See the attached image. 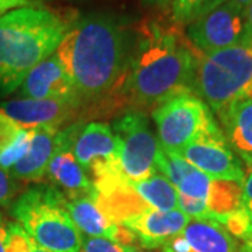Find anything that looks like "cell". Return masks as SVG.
<instances>
[{
  "label": "cell",
  "instance_id": "d590c367",
  "mask_svg": "<svg viewBox=\"0 0 252 252\" xmlns=\"http://www.w3.org/2000/svg\"><path fill=\"white\" fill-rule=\"evenodd\" d=\"M244 206L247 207V210L250 212V215H251V217H252V202L251 203H247V205H244Z\"/></svg>",
  "mask_w": 252,
  "mask_h": 252
},
{
  "label": "cell",
  "instance_id": "30bf717a",
  "mask_svg": "<svg viewBox=\"0 0 252 252\" xmlns=\"http://www.w3.org/2000/svg\"><path fill=\"white\" fill-rule=\"evenodd\" d=\"M177 154L213 180L244 182L245 168L243 161L230 149L224 136L195 140Z\"/></svg>",
  "mask_w": 252,
  "mask_h": 252
},
{
  "label": "cell",
  "instance_id": "9a60e30c",
  "mask_svg": "<svg viewBox=\"0 0 252 252\" xmlns=\"http://www.w3.org/2000/svg\"><path fill=\"white\" fill-rule=\"evenodd\" d=\"M23 98L61 99L81 104L72 79L55 52L36 64L21 84Z\"/></svg>",
  "mask_w": 252,
  "mask_h": 252
},
{
  "label": "cell",
  "instance_id": "277c9868",
  "mask_svg": "<svg viewBox=\"0 0 252 252\" xmlns=\"http://www.w3.org/2000/svg\"><path fill=\"white\" fill-rule=\"evenodd\" d=\"M11 213L27 234L52 252H79L81 233L66 209V196L54 185H39L21 193Z\"/></svg>",
  "mask_w": 252,
  "mask_h": 252
},
{
  "label": "cell",
  "instance_id": "f546056e",
  "mask_svg": "<svg viewBox=\"0 0 252 252\" xmlns=\"http://www.w3.org/2000/svg\"><path fill=\"white\" fill-rule=\"evenodd\" d=\"M245 16H247V39L244 45L247 44V41L252 39V1L245 7Z\"/></svg>",
  "mask_w": 252,
  "mask_h": 252
},
{
  "label": "cell",
  "instance_id": "e575fe53",
  "mask_svg": "<svg viewBox=\"0 0 252 252\" xmlns=\"http://www.w3.org/2000/svg\"><path fill=\"white\" fill-rule=\"evenodd\" d=\"M126 252H147L142 248H126Z\"/></svg>",
  "mask_w": 252,
  "mask_h": 252
},
{
  "label": "cell",
  "instance_id": "5bb4252c",
  "mask_svg": "<svg viewBox=\"0 0 252 252\" xmlns=\"http://www.w3.org/2000/svg\"><path fill=\"white\" fill-rule=\"evenodd\" d=\"M190 217L175 210H157L146 207L133 216L124 220L121 225L133 231L140 243V248L160 250L175 235H178L188 225Z\"/></svg>",
  "mask_w": 252,
  "mask_h": 252
},
{
  "label": "cell",
  "instance_id": "9c48e42d",
  "mask_svg": "<svg viewBox=\"0 0 252 252\" xmlns=\"http://www.w3.org/2000/svg\"><path fill=\"white\" fill-rule=\"evenodd\" d=\"M185 35L203 54L243 46L247 39L245 9L233 1H223L188 24Z\"/></svg>",
  "mask_w": 252,
  "mask_h": 252
},
{
  "label": "cell",
  "instance_id": "d4e9b609",
  "mask_svg": "<svg viewBox=\"0 0 252 252\" xmlns=\"http://www.w3.org/2000/svg\"><path fill=\"white\" fill-rule=\"evenodd\" d=\"M79 252H126L125 247L102 237H89L81 234Z\"/></svg>",
  "mask_w": 252,
  "mask_h": 252
},
{
  "label": "cell",
  "instance_id": "2e32d148",
  "mask_svg": "<svg viewBox=\"0 0 252 252\" xmlns=\"http://www.w3.org/2000/svg\"><path fill=\"white\" fill-rule=\"evenodd\" d=\"M243 244L215 220L190 219L188 225L160 248V252H241Z\"/></svg>",
  "mask_w": 252,
  "mask_h": 252
},
{
  "label": "cell",
  "instance_id": "d6986e66",
  "mask_svg": "<svg viewBox=\"0 0 252 252\" xmlns=\"http://www.w3.org/2000/svg\"><path fill=\"white\" fill-rule=\"evenodd\" d=\"M31 137L32 129L20 125L0 111V168L10 171L27 153Z\"/></svg>",
  "mask_w": 252,
  "mask_h": 252
},
{
  "label": "cell",
  "instance_id": "52a82bcc",
  "mask_svg": "<svg viewBox=\"0 0 252 252\" xmlns=\"http://www.w3.org/2000/svg\"><path fill=\"white\" fill-rule=\"evenodd\" d=\"M122 172L130 181H143L157 174L156 157L160 144L154 137L144 112L129 109L112 122Z\"/></svg>",
  "mask_w": 252,
  "mask_h": 252
},
{
  "label": "cell",
  "instance_id": "44dd1931",
  "mask_svg": "<svg viewBox=\"0 0 252 252\" xmlns=\"http://www.w3.org/2000/svg\"><path fill=\"white\" fill-rule=\"evenodd\" d=\"M215 221L221 224L227 233L243 244H252V217L247 207L243 206L234 212L217 217Z\"/></svg>",
  "mask_w": 252,
  "mask_h": 252
},
{
  "label": "cell",
  "instance_id": "836d02e7",
  "mask_svg": "<svg viewBox=\"0 0 252 252\" xmlns=\"http://www.w3.org/2000/svg\"><path fill=\"white\" fill-rule=\"evenodd\" d=\"M241 252H252V244H244L241 247Z\"/></svg>",
  "mask_w": 252,
  "mask_h": 252
},
{
  "label": "cell",
  "instance_id": "4316f807",
  "mask_svg": "<svg viewBox=\"0 0 252 252\" xmlns=\"http://www.w3.org/2000/svg\"><path fill=\"white\" fill-rule=\"evenodd\" d=\"M41 1L35 0H0V17L7 14L10 11L23 7H31V6H39Z\"/></svg>",
  "mask_w": 252,
  "mask_h": 252
},
{
  "label": "cell",
  "instance_id": "7c38bea8",
  "mask_svg": "<svg viewBox=\"0 0 252 252\" xmlns=\"http://www.w3.org/2000/svg\"><path fill=\"white\" fill-rule=\"evenodd\" d=\"M46 177L67 199L95 196L91 180L72 152L67 126L56 135V149L46 168Z\"/></svg>",
  "mask_w": 252,
  "mask_h": 252
},
{
  "label": "cell",
  "instance_id": "8d00e7d4",
  "mask_svg": "<svg viewBox=\"0 0 252 252\" xmlns=\"http://www.w3.org/2000/svg\"><path fill=\"white\" fill-rule=\"evenodd\" d=\"M35 1H41V3H42V0H35Z\"/></svg>",
  "mask_w": 252,
  "mask_h": 252
},
{
  "label": "cell",
  "instance_id": "ba28073f",
  "mask_svg": "<svg viewBox=\"0 0 252 252\" xmlns=\"http://www.w3.org/2000/svg\"><path fill=\"white\" fill-rule=\"evenodd\" d=\"M74 157L91 184L122 175L119 152L112 127L105 122H74L67 126ZM125 175V174H124Z\"/></svg>",
  "mask_w": 252,
  "mask_h": 252
},
{
  "label": "cell",
  "instance_id": "484cf974",
  "mask_svg": "<svg viewBox=\"0 0 252 252\" xmlns=\"http://www.w3.org/2000/svg\"><path fill=\"white\" fill-rule=\"evenodd\" d=\"M18 184L9 171L0 168V206L7 205L17 195Z\"/></svg>",
  "mask_w": 252,
  "mask_h": 252
},
{
  "label": "cell",
  "instance_id": "f1b7e54d",
  "mask_svg": "<svg viewBox=\"0 0 252 252\" xmlns=\"http://www.w3.org/2000/svg\"><path fill=\"white\" fill-rule=\"evenodd\" d=\"M6 240H7V223L0 215V252H6Z\"/></svg>",
  "mask_w": 252,
  "mask_h": 252
},
{
  "label": "cell",
  "instance_id": "7a4b0ae2",
  "mask_svg": "<svg viewBox=\"0 0 252 252\" xmlns=\"http://www.w3.org/2000/svg\"><path fill=\"white\" fill-rule=\"evenodd\" d=\"M130 46L125 30L105 16L81 18L64 34L55 55L80 97L83 119L109 117Z\"/></svg>",
  "mask_w": 252,
  "mask_h": 252
},
{
  "label": "cell",
  "instance_id": "ffe728a7",
  "mask_svg": "<svg viewBox=\"0 0 252 252\" xmlns=\"http://www.w3.org/2000/svg\"><path fill=\"white\" fill-rule=\"evenodd\" d=\"M135 192L147 206L157 210L178 209V189L167 177L157 172L143 181H132Z\"/></svg>",
  "mask_w": 252,
  "mask_h": 252
},
{
  "label": "cell",
  "instance_id": "1f68e13d",
  "mask_svg": "<svg viewBox=\"0 0 252 252\" xmlns=\"http://www.w3.org/2000/svg\"><path fill=\"white\" fill-rule=\"evenodd\" d=\"M223 1H233V3H235V4H238V6H241V7H247L250 3H251L252 0H217L216 6L217 4H220V3H223Z\"/></svg>",
  "mask_w": 252,
  "mask_h": 252
},
{
  "label": "cell",
  "instance_id": "8992f818",
  "mask_svg": "<svg viewBox=\"0 0 252 252\" xmlns=\"http://www.w3.org/2000/svg\"><path fill=\"white\" fill-rule=\"evenodd\" d=\"M152 117L157 127V142L172 153L203 137L224 136L212 109L195 94H182L165 101L154 109Z\"/></svg>",
  "mask_w": 252,
  "mask_h": 252
},
{
  "label": "cell",
  "instance_id": "7402d4cb",
  "mask_svg": "<svg viewBox=\"0 0 252 252\" xmlns=\"http://www.w3.org/2000/svg\"><path fill=\"white\" fill-rule=\"evenodd\" d=\"M217 0H172L170 20L181 27L190 24L196 17L216 6Z\"/></svg>",
  "mask_w": 252,
  "mask_h": 252
},
{
  "label": "cell",
  "instance_id": "4fadbf2b",
  "mask_svg": "<svg viewBox=\"0 0 252 252\" xmlns=\"http://www.w3.org/2000/svg\"><path fill=\"white\" fill-rule=\"evenodd\" d=\"M66 209L83 235L108 238L125 248H140L137 235L104 215L94 196L66 198Z\"/></svg>",
  "mask_w": 252,
  "mask_h": 252
},
{
  "label": "cell",
  "instance_id": "e0dca14e",
  "mask_svg": "<svg viewBox=\"0 0 252 252\" xmlns=\"http://www.w3.org/2000/svg\"><path fill=\"white\" fill-rule=\"evenodd\" d=\"M230 149L252 168V99H240L216 112Z\"/></svg>",
  "mask_w": 252,
  "mask_h": 252
},
{
  "label": "cell",
  "instance_id": "ac0fdd59",
  "mask_svg": "<svg viewBox=\"0 0 252 252\" xmlns=\"http://www.w3.org/2000/svg\"><path fill=\"white\" fill-rule=\"evenodd\" d=\"M59 130L38 127L32 129V137L27 153L10 170V175L16 181L39 182L46 175V168L56 149V135Z\"/></svg>",
  "mask_w": 252,
  "mask_h": 252
},
{
  "label": "cell",
  "instance_id": "83f0119b",
  "mask_svg": "<svg viewBox=\"0 0 252 252\" xmlns=\"http://www.w3.org/2000/svg\"><path fill=\"white\" fill-rule=\"evenodd\" d=\"M252 202V168L245 172V178L243 182V203H251Z\"/></svg>",
  "mask_w": 252,
  "mask_h": 252
},
{
  "label": "cell",
  "instance_id": "4dcf8cb0",
  "mask_svg": "<svg viewBox=\"0 0 252 252\" xmlns=\"http://www.w3.org/2000/svg\"><path fill=\"white\" fill-rule=\"evenodd\" d=\"M144 4L147 6H153V7H160V9H167L170 7L172 0H143Z\"/></svg>",
  "mask_w": 252,
  "mask_h": 252
},
{
  "label": "cell",
  "instance_id": "5b68a950",
  "mask_svg": "<svg viewBox=\"0 0 252 252\" xmlns=\"http://www.w3.org/2000/svg\"><path fill=\"white\" fill-rule=\"evenodd\" d=\"M193 94L215 114L240 99H252V52L233 46L203 54L199 51Z\"/></svg>",
  "mask_w": 252,
  "mask_h": 252
},
{
  "label": "cell",
  "instance_id": "3957f363",
  "mask_svg": "<svg viewBox=\"0 0 252 252\" xmlns=\"http://www.w3.org/2000/svg\"><path fill=\"white\" fill-rule=\"evenodd\" d=\"M72 20L39 4L10 11L0 17V94L21 87L27 74L52 55Z\"/></svg>",
  "mask_w": 252,
  "mask_h": 252
},
{
  "label": "cell",
  "instance_id": "d6a6232c",
  "mask_svg": "<svg viewBox=\"0 0 252 252\" xmlns=\"http://www.w3.org/2000/svg\"><path fill=\"white\" fill-rule=\"evenodd\" d=\"M32 252H52L49 251V250H45V248H42L41 245H38V244L32 240Z\"/></svg>",
  "mask_w": 252,
  "mask_h": 252
},
{
  "label": "cell",
  "instance_id": "cb8c5ba5",
  "mask_svg": "<svg viewBox=\"0 0 252 252\" xmlns=\"http://www.w3.org/2000/svg\"><path fill=\"white\" fill-rule=\"evenodd\" d=\"M6 252H32V238L18 223H7Z\"/></svg>",
  "mask_w": 252,
  "mask_h": 252
},
{
  "label": "cell",
  "instance_id": "8fae6325",
  "mask_svg": "<svg viewBox=\"0 0 252 252\" xmlns=\"http://www.w3.org/2000/svg\"><path fill=\"white\" fill-rule=\"evenodd\" d=\"M7 117L27 129L48 127L61 130V126L83 119V107L77 102L61 99H13L0 105Z\"/></svg>",
  "mask_w": 252,
  "mask_h": 252
},
{
  "label": "cell",
  "instance_id": "6da1fadb",
  "mask_svg": "<svg viewBox=\"0 0 252 252\" xmlns=\"http://www.w3.org/2000/svg\"><path fill=\"white\" fill-rule=\"evenodd\" d=\"M199 51L181 26L150 21L140 28L130 46L125 76L112 99L109 117L135 109L153 112L165 101L193 94V76Z\"/></svg>",
  "mask_w": 252,
  "mask_h": 252
},
{
  "label": "cell",
  "instance_id": "603a6c76",
  "mask_svg": "<svg viewBox=\"0 0 252 252\" xmlns=\"http://www.w3.org/2000/svg\"><path fill=\"white\" fill-rule=\"evenodd\" d=\"M212 185H213V178L207 177L206 174L199 171L192 165V168L184 175V178L177 185V189L181 195L199 199L206 203L210 190H212Z\"/></svg>",
  "mask_w": 252,
  "mask_h": 252
}]
</instances>
